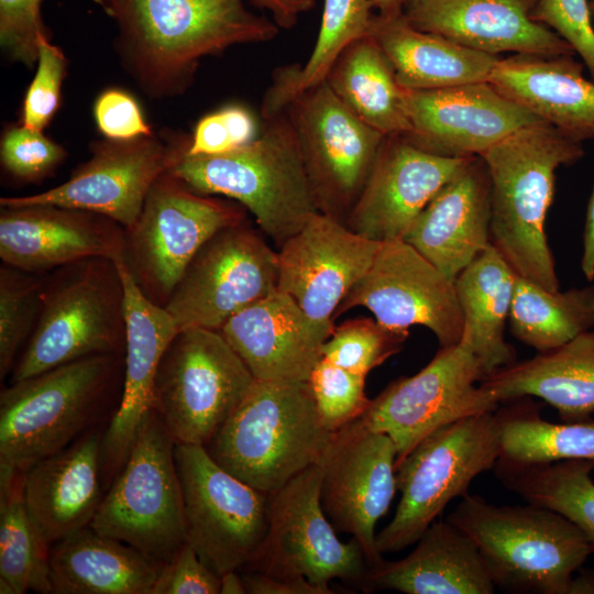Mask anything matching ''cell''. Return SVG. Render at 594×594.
<instances>
[{
    "label": "cell",
    "instance_id": "cell-1",
    "mask_svg": "<svg viewBox=\"0 0 594 594\" xmlns=\"http://www.w3.org/2000/svg\"><path fill=\"white\" fill-rule=\"evenodd\" d=\"M109 15L117 24L122 67L155 99L184 94L201 58L270 42L280 29L244 0H114Z\"/></svg>",
    "mask_w": 594,
    "mask_h": 594
},
{
    "label": "cell",
    "instance_id": "cell-2",
    "mask_svg": "<svg viewBox=\"0 0 594 594\" xmlns=\"http://www.w3.org/2000/svg\"><path fill=\"white\" fill-rule=\"evenodd\" d=\"M583 156L582 143L544 121L514 132L480 155L491 179V244L517 275L547 290L560 289L546 232L557 170Z\"/></svg>",
    "mask_w": 594,
    "mask_h": 594
},
{
    "label": "cell",
    "instance_id": "cell-3",
    "mask_svg": "<svg viewBox=\"0 0 594 594\" xmlns=\"http://www.w3.org/2000/svg\"><path fill=\"white\" fill-rule=\"evenodd\" d=\"M334 432L307 381H260L205 446L224 470L271 494L321 461Z\"/></svg>",
    "mask_w": 594,
    "mask_h": 594
},
{
    "label": "cell",
    "instance_id": "cell-4",
    "mask_svg": "<svg viewBox=\"0 0 594 594\" xmlns=\"http://www.w3.org/2000/svg\"><path fill=\"white\" fill-rule=\"evenodd\" d=\"M263 121L252 142L220 154H185L172 170L198 194L239 202L280 248L318 211L287 110Z\"/></svg>",
    "mask_w": 594,
    "mask_h": 594
},
{
    "label": "cell",
    "instance_id": "cell-5",
    "mask_svg": "<svg viewBox=\"0 0 594 594\" xmlns=\"http://www.w3.org/2000/svg\"><path fill=\"white\" fill-rule=\"evenodd\" d=\"M447 519L475 542L495 586L510 593L568 594L594 553L574 524L529 503L497 506L466 494Z\"/></svg>",
    "mask_w": 594,
    "mask_h": 594
},
{
    "label": "cell",
    "instance_id": "cell-6",
    "mask_svg": "<svg viewBox=\"0 0 594 594\" xmlns=\"http://www.w3.org/2000/svg\"><path fill=\"white\" fill-rule=\"evenodd\" d=\"M120 359L118 354L84 358L4 388L0 394V465L26 471L95 428Z\"/></svg>",
    "mask_w": 594,
    "mask_h": 594
},
{
    "label": "cell",
    "instance_id": "cell-7",
    "mask_svg": "<svg viewBox=\"0 0 594 594\" xmlns=\"http://www.w3.org/2000/svg\"><path fill=\"white\" fill-rule=\"evenodd\" d=\"M44 284L41 311L12 382L125 349L124 288L113 260L63 266Z\"/></svg>",
    "mask_w": 594,
    "mask_h": 594
},
{
    "label": "cell",
    "instance_id": "cell-8",
    "mask_svg": "<svg viewBox=\"0 0 594 594\" xmlns=\"http://www.w3.org/2000/svg\"><path fill=\"white\" fill-rule=\"evenodd\" d=\"M495 410L437 429L396 463L400 499L376 534L382 554L416 543L452 499L469 494L472 481L494 469L501 453Z\"/></svg>",
    "mask_w": 594,
    "mask_h": 594
},
{
    "label": "cell",
    "instance_id": "cell-9",
    "mask_svg": "<svg viewBox=\"0 0 594 594\" xmlns=\"http://www.w3.org/2000/svg\"><path fill=\"white\" fill-rule=\"evenodd\" d=\"M255 378L218 330H179L166 348L152 410L176 444L206 446L244 399Z\"/></svg>",
    "mask_w": 594,
    "mask_h": 594
},
{
    "label": "cell",
    "instance_id": "cell-10",
    "mask_svg": "<svg viewBox=\"0 0 594 594\" xmlns=\"http://www.w3.org/2000/svg\"><path fill=\"white\" fill-rule=\"evenodd\" d=\"M175 444L151 409L89 525L163 563L186 542Z\"/></svg>",
    "mask_w": 594,
    "mask_h": 594
},
{
    "label": "cell",
    "instance_id": "cell-11",
    "mask_svg": "<svg viewBox=\"0 0 594 594\" xmlns=\"http://www.w3.org/2000/svg\"><path fill=\"white\" fill-rule=\"evenodd\" d=\"M245 217L239 202L198 194L169 169L124 232V262L144 295L164 307L201 245Z\"/></svg>",
    "mask_w": 594,
    "mask_h": 594
},
{
    "label": "cell",
    "instance_id": "cell-12",
    "mask_svg": "<svg viewBox=\"0 0 594 594\" xmlns=\"http://www.w3.org/2000/svg\"><path fill=\"white\" fill-rule=\"evenodd\" d=\"M321 461L270 494L266 536L243 571L305 576L326 594L332 580L361 587L369 571L355 538L342 542L320 503Z\"/></svg>",
    "mask_w": 594,
    "mask_h": 594
},
{
    "label": "cell",
    "instance_id": "cell-13",
    "mask_svg": "<svg viewBox=\"0 0 594 594\" xmlns=\"http://www.w3.org/2000/svg\"><path fill=\"white\" fill-rule=\"evenodd\" d=\"M186 542L217 574L240 571L268 528L270 494L221 468L204 446L175 444Z\"/></svg>",
    "mask_w": 594,
    "mask_h": 594
},
{
    "label": "cell",
    "instance_id": "cell-14",
    "mask_svg": "<svg viewBox=\"0 0 594 594\" xmlns=\"http://www.w3.org/2000/svg\"><path fill=\"white\" fill-rule=\"evenodd\" d=\"M286 110L317 211L345 224L386 135L354 116L324 80Z\"/></svg>",
    "mask_w": 594,
    "mask_h": 594
},
{
    "label": "cell",
    "instance_id": "cell-15",
    "mask_svg": "<svg viewBox=\"0 0 594 594\" xmlns=\"http://www.w3.org/2000/svg\"><path fill=\"white\" fill-rule=\"evenodd\" d=\"M183 132H153L130 140L103 139L90 145V157L63 184L19 197H2L0 206L57 205L106 216L124 230L139 218L145 198L165 172L188 152Z\"/></svg>",
    "mask_w": 594,
    "mask_h": 594
},
{
    "label": "cell",
    "instance_id": "cell-16",
    "mask_svg": "<svg viewBox=\"0 0 594 594\" xmlns=\"http://www.w3.org/2000/svg\"><path fill=\"white\" fill-rule=\"evenodd\" d=\"M277 277V252L244 219L201 245L164 308L178 331H220L234 314L276 290Z\"/></svg>",
    "mask_w": 594,
    "mask_h": 594
},
{
    "label": "cell",
    "instance_id": "cell-17",
    "mask_svg": "<svg viewBox=\"0 0 594 594\" xmlns=\"http://www.w3.org/2000/svg\"><path fill=\"white\" fill-rule=\"evenodd\" d=\"M483 377L482 366L464 340L440 346L418 373L391 382L371 399L360 419L393 440L397 463L437 429L495 410L499 404L479 385Z\"/></svg>",
    "mask_w": 594,
    "mask_h": 594
},
{
    "label": "cell",
    "instance_id": "cell-18",
    "mask_svg": "<svg viewBox=\"0 0 594 594\" xmlns=\"http://www.w3.org/2000/svg\"><path fill=\"white\" fill-rule=\"evenodd\" d=\"M396 460L393 440L360 418L333 433L321 459L322 509L336 531L359 541L369 566L384 560L375 527L398 491Z\"/></svg>",
    "mask_w": 594,
    "mask_h": 594
},
{
    "label": "cell",
    "instance_id": "cell-19",
    "mask_svg": "<svg viewBox=\"0 0 594 594\" xmlns=\"http://www.w3.org/2000/svg\"><path fill=\"white\" fill-rule=\"evenodd\" d=\"M354 307L369 309L392 328L426 327L440 346L458 344L463 336L454 282L403 239L381 243L369 271L339 305L334 318Z\"/></svg>",
    "mask_w": 594,
    "mask_h": 594
},
{
    "label": "cell",
    "instance_id": "cell-20",
    "mask_svg": "<svg viewBox=\"0 0 594 594\" xmlns=\"http://www.w3.org/2000/svg\"><path fill=\"white\" fill-rule=\"evenodd\" d=\"M410 131L417 148L441 157L480 156L514 132L542 121L490 81L430 90H406Z\"/></svg>",
    "mask_w": 594,
    "mask_h": 594
},
{
    "label": "cell",
    "instance_id": "cell-21",
    "mask_svg": "<svg viewBox=\"0 0 594 594\" xmlns=\"http://www.w3.org/2000/svg\"><path fill=\"white\" fill-rule=\"evenodd\" d=\"M380 245L317 212L278 248L277 289L331 336L336 310L369 271Z\"/></svg>",
    "mask_w": 594,
    "mask_h": 594
},
{
    "label": "cell",
    "instance_id": "cell-22",
    "mask_svg": "<svg viewBox=\"0 0 594 594\" xmlns=\"http://www.w3.org/2000/svg\"><path fill=\"white\" fill-rule=\"evenodd\" d=\"M124 228L87 210L57 205L4 206L0 211V257L41 274L84 260L124 258Z\"/></svg>",
    "mask_w": 594,
    "mask_h": 594
},
{
    "label": "cell",
    "instance_id": "cell-23",
    "mask_svg": "<svg viewBox=\"0 0 594 594\" xmlns=\"http://www.w3.org/2000/svg\"><path fill=\"white\" fill-rule=\"evenodd\" d=\"M470 158L432 155L403 135L386 136L345 226L380 243L404 239L424 208Z\"/></svg>",
    "mask_w": 594,
    "mask_h": 594
},
{
    "label": "cell",
    "instance_id": "cell-24",
    "mask_svg": "<svg viewBox=\"0 0 594 594\" xmlns=\"http://www.w3.org/2000/svg\"><path fill=\"white\" fill-rule=\"evenodd\" d=\"M124 288L125 367L117 411L103 432V485L124 465L139 430L152 409V391L161 359L178 329L168 311L141 290L124 258L114 261Z\"/></svg>",
    "mask_w": 594,
    "mask_h": 594
},
{
    "label": "cell",
    "instance_id": "cell-25",
    "mask_svg": "<svg viewBox=\"0 0 594 594\" xmlns=\"http://www.w3.org/2000/svg\"><path fill=\"white\" fill-rule=\"evenodd\" d=\"M538 0H408L403 15L417 30L488 55H576L548 26L532 20Z\"/></svg>",
    "mask_w": 594,
    "mask_h": 594
},
{
    "label": "cell",
    "instance_id": "cell-26",
    "mask_svg": "<svg viewBox=\"0 0 594 594\" xmlns=\"http://www.w3.org/2000/svg\"><path fill=\"white\" fill-rule=\"evenodd\" d=\"M220 332L260 381H308L330 337L279 289L234 314Z\"/></svg>",
    "mask_w": 594,
    "mask_h": 594
},
{
    "label": "cell",
    "instance_id": "cell-27",
    "mask_svg": "<svg viewBox=\"0 0 594 594\" xmlns=\"http://www.w3.org/2000/svg\"><path fill=\"white\" fill-rule=\"evenodd\" d=\"M491 179L480 156L436 194L403 240L450 280L491 245Z\"/></svg>",
    "mask_w": 594,
    "mask_h": 594
},
{
    "label": "cell",
    "instance_id": "cell-28",
    "mask_svg": "<svg viewBox=\"0 0 594 594\" xmlns=\"http://www.w3.org/2000/svg\"><path fill=\"white\" fill-rule=\"evenodd\" d=\"M92 428L25 471L24 497L42 539L55 542L90 525L103 497L101 447Z\"/></svg>",
    "mask_w": 594,
    "mask_h": 594
},
{
    "label": "cell",
    "instance_id": "cell-29",
    "mask_svg": "<svg viewBox=\"0 0 594 594\" xmlns=\"http://www.w3.org/2000/svg\"><path fill=\"white\" fill-rule=\"evenodd\" d=\"M575 55L501 57L488 81L572 140L594 139V82Z\"/></svg>",
    "mask_w": 594,
    "mask_h": 594
},
{
    "label": "cell",
    "instance_id": "cell-30",
    "mask_svg": "<svg viewBox=\"0 0 594 594\" xmlns=\"http://www.w3.org/2000/svg\"><path fill=\"white\" fill-rule=\"evenodd\" d=\"M415 549L397 561L370 566L360 587L365 593L493 594L495 584L475 542L449 521H433Z\"/></svg>",
    "mask_w": 594,
    "mask_h": 594
},
{
    "label": "cell",
    "instance_id": "cell-31",
    "mask_svg": "<svg viewBox=\"0 0 594 594\" xmlns=\"http://www.w3.org/2000/svg\"><path fill=\"white\" fill-rule=\"evenodd\" d=\"M480 387L497 404L537 397L564 422L592 419L594 413V329L565 344L538 352L485 375Z\"/></svg>",
    "mask_w": 594,
    "mask_h": 594
},
{
    "label": "cell",
    "instance_id": "cell-32",
    "mask_svg": "<svg viewBox=\"0 0 594 594\" xmlns=\"http://www.w3.org/2000/svg\"><path fill=\"white\" fill-rule=\"evenodd\" d=\"M164 563L87 526L50 547L54 594H152Z\"/></svg>",
    "mask_w": 594,
    "mask_h": 594
},
{
    "label": "cell",
    "instance_id": "cell-33",
    "mask_svg": "<svg viewBox=\"0 0 594 594\" xmlns=\"http://www.w3.org/2000/svg\"><path fill=\"white\" fill-rule=\"evenodd\" d=\"M406 90H430L488 81L501 56L460 45L411 26L402 14L374 15L370 33Z\"/></svg>",
    "mask_w": 594,
    "mask_h": 594
},
{
    "label": "cell",
    "instance_id": "cell-34",
    "mask_svg": "<svg viewBox=\"0 0 594 594\" xmlns=\"http://www.w3.org/2000/svg\"><path fill=\"white\" fill-rule=\"evenodd\" d=\"M517 274L491 244L454 279L463 317V336L484 376L517 361L505 340Z\"/></svg>",
    "mask_w": 594,
    "mask_h": 594
},
{
    "label": "cell",
    "instance_id": "cell-35",
    "mask_svg": "<svg viewBox=\"0 0 594 594\" xmlns=\"http://www.w3.org/2000/svg\"><path fill=\"white\" fill-rule=\"evenodd\" d=\"M324 81L354 116L382 134L405 135L410 131L406 89L370 34L343 50Z\"/></svg>",
    "mask_w": 594,
    "mask_h": 594
},
{
    "label": "cell",
    "instance_id": "cell-36",
    "mask_svg": "<svg viewBox=\"0 0 594 594\" xmlns=\"http://www.w3.org/2000/svg\"><path fill=\"white\" fill-rule=\"evenodd\" d=\"M495 410L499 429L498 461L514 464L564 460L594 461V420L551 422L532 397L501 403Z\"/></svg>",
    "mask_w": 594,
    "mask_h": 594
},
{
    "label": "cell",
    "instance_id": "cell-37",
    "mask_svg": "<svg viewBox=\"0 0 594 594\" xmlns=\"http://www.w3.org/2000/svg\"><path fill=\"white\" fill-rule=\"evenodd\" d=\"M373 10L372 0H324L319 33L309 58L304 66L276 69L263 98V120L282 112L297 96L322 82L343 50L369 35L375 15Z\"/></svg>",
    "mask_w": 594,
    "mask_h": 594
},
{
    "label": "cell",
    "instance_id": "cell-38",
    "mask_svg": "<svg viewBox=\"0 0 594 594\" xmlns=\"http://www.w3.org/2000/svg\"><path fill=\"white\" fill-rule=\"evenodd\" d=\"M25 471L0 465V593H52L50 546L25 504Z\"/></svg>",
    "mask_w": 594,
    "mask_h": 594
},
{
    "label": "cell",
    "instance_id": "cell-39",
    "mask_svg": "<svg viewBox=\"0 0 594 594\" xmlns=\"http://www.w3.org/2000/svg\"><path fill=\"white\" fill-rule=\"evenodd\" d=\"M508 321L512 334L537 352L559 348L594 329V284L551 292L517 275Z\"/></svg>",
    "mask_w": 594,
    "mask_h": 594
},
{
    "label": "cell",
    "instance_id": "cell-40",
    "mask_svg": "<svg viewBox=\"0 0 594 594\" xmlns=\"http://www.w3.org/2000/svg\"><path fill=\"white\" fill-rule=\"evenodd\" d=\"M493 470L502 484L525 502L574 524L594 549V461L514 464L497 460Z\"/></svg>",
    "mask_w": 594,
    "mask_h": 594
},
{
    "label": "cell",
    "instance_id": "cell-41",
    "mask_svg": "<svg viewBox=\"0 0 594 594\" xmlns=\"http://www.w3.org/2000/svg\"><path fill=\"white\" fill-rule=\"evenodd\" d=\"M408 329L392 328L372 318H355L334 327L322 345V358L366 376L402 351Z\"/></svg>",
    "mask_w": 594,
    "mask_h": 594
},
{
    "label": "cell",
    "instance_id": "cell-42",
    "mask_svg": "<svg viewBox=\"0 0 594 594\" xmlns=\"http://www.w3.org/2000/svg\"><path fill=\"white\" fill-rule=\"evenodd\" d=\"M36 275L9 265L0 268L1 378L10 371L22 342L37 321L44 283Z\"/></svg>",
    "mask_w": 594,
    "mask_h": 594
},
{
    "label": "cell",
    "instance_id": "cell-43",
    "mask_svg": "<svg viewBox=\"0 0 594 594\" xmlns=\"http://www.w3.org/2000/svg\"><path fill=\"white\" fill-rule=\"evenodd\" d=\"M366 376L350 372L321 358L308 384L323 426L337 432L361 418L371 399L365 394Z\"/></svg>",
    "mask_w": 594,
    "mask_h": 594
},
{
    "label": "cell",
    "instance_id": "cell-44",
    "mask_svg": "<svg viewBox=\"0 0 594 594\" xmlns=\"http://www.w3.org/2000/svg\"><path fill=\"white\" fill-rule=\"evenodd\" d=\"M67 157L66 150L43 131L20 125L7 128L0 141L2 168L15 180L34 183L52 174Z\"/></svg>",
    "mask_w": 594,
    "mask_h": 594
},
{
    "label": "cell",
    "instance_id": "cell-45",
    "mask_svg": "<svg viewBox=\"0 0 594 594\" xmlns=\"http://www.w3.org/2000/svg\"><path fill=\"white\" fill-rule=\"evenodd\" d=\"M66 73L64 52L43 34L37 46L36 70L23 98L21 123L24 127L43 131L50 124L59 108Z\"/></svg>",
    "mask_w": 594,
    "mask_h": 594
},
{
    "label": "cell",
    "instance_id": "cell-46",
    "mask_svg": "<svg viewBox=\"0 0 594 594\" xmlns=\"http://www.w3.org/2000/svg\"><path fill=\"white\" fill-rule=\"evenodd\" d=\"M41 6L42 0H0V47L10 62L36 64L38 41L48 35Z\"/></svg>",
    "mask_w": 594,
    "mask_h": 594
},
{
    "label": "cell",
    "instance_id": "cell-47",
    "mask_svg": "<svg viewBox=\"0 0 594 594\" xmlns=\"http://www.w3.org/2000/svg\"><path fill=\"white\" fill-rule=\"evenodd\" d=\"M256 139V123L242 106L230 105L197 122L187 155H213L243 146Z\"/></svg>",
    "mask_w": 594,
    "mask_h": 594
},
{
    "label": "cell",
    "instance_id": "cell-48",
    "mask_svg": "<svg viewBox=\"0 0 594 594\" xmlns=\"http://www.w3.org/2000/svg\"><path fill=\"white\" fill-rule=\"evenodd\" d=\"M531 18L562 37L594 78V26L588 0H538Z\"/></svg>",
    "mask_w": 594,
    "mask_h": 594
},
{
    "label": "cell",
    "instance_id": "cell-49",
    "mask_svg": "<svg viewBox=\"0 0 594 594\" xmlns=\"http://www.w3.org/2000/svg\"><path fill=\"white\" fill-rule=\"evenodd\" d=\"M94 119L99 132L111 140H130L152 134L138 100L121 88H108L96 98Z\"/></svg>",
    "mask_w": 594,
    "mask_h": 594
},
{
    "label": "cell",
    "instance_id": "cell-50",
    "mask_svg": "<svg viewBox=\"0 0 594 594\" xmlns=\"http://www.w3.org/2000/svg\"><path fill=\"white\" fill-rule=\"evenodd\" d=\"M221 578L205 564L195 549L185 542L165 562L152 594H219Z\"/></svg>",
    "mask_w": 594,
    "mask_h": 594
},
{
    "label": "cell",
    "instance_id": "cell-51",
    "mask_svg": "<svg viewBox=\"0 0 594 594\" xmlns=\"http://www.w3.org/2000/svg\"><path fill=\"white\" fill-rule=\"evenodd\" d=\"M241 574L249 594H326L305 576H270L252 571Z\"/></svg>",
    "mask_w": 594,
    "mask_h": 594
},
{
    "label": "cell",
    "instance_id": "cell-52",
    "mask_svg": "<svg viewBox=\"0 0 594 594\" xmlns=\"http://www.w3.org/2000/svg\"><path fill=\"white\" fill-rule=\"evenodd\" d=\"M580 266L585 278L594 280V185L586 207Z\"/></svg>",
    "mask_w": 594,
    "mask_h": 594
},
{
    "label": "cell",
    "instance_id": "cell-53",
    "mask_svg": "<svg viewBox=\"0 0 594 594\" xmlns=\"http://www.w3.org/2000/svg\"><path fill=\"white\" fill-rule=\"evenodd\" d=\"M256 8L267 10L273 21L280 29H292L298 20V15L292 12L282 0H251Z\"/></svg>",
    "mask_w": 594,
    "mask_h": 594
},
{
    "label": "cell",
    "instance_id": "cell-54",
    "mask_svg": "<svg viewBox=\"0 0 594 594\" xmlns=\"http://www.w3.org/2000/svg\"><path fill=\"white\" fill-rule=\"evenodd\" d=\"M568 594H594V570H579L573 576Z\"/></svg>",
    "mask_w": 594,
    "mask_h": 594
},
{
    "label": "cell",
    "instance_id": "cell-55",
    "mask_svg": "<svg viewBox=\"0 0 594 594\" xmlns=\"http://www.w3.org/2000/svg\"><path fill=\"white\" fill-rule=\"evenodd\" d=\"M220 593L221 594H245L246 588L242 574L238 571H228L220 575Z\"/></svg>",
    "mask_w": 594,
    "mask_h": 594
},
{
    "label": "cell",
    "instance_id": "cell-56",
    "mask_svg": "<svg viewBox=\"0 0 594 594\" xmlns=\"http://www.w3.org/2000/svg\"><path fill=\"white\" fill-rule=\"evenodd\" d=\"M408 0H372L376 14L383 18H396L403 14Z\"/></svg>",
    "mask_w": 594,
    "mask_h": 594
},
{
    "label": "cell",
    "instance_id": "cell-57",
    "mask_svg": "<svg viewBox=\"0 0 594 594\" xmlns=\"http://www.w3.org/2000/svg\"><path fill=\"white\" fill-rule=\"evenodd\" d=\"M285 6L295 14L309 11L315 7L316 0H282Z\"/></svg>",
    "mask_w": 594,
    "mask_h": 594
},
{
    "label": "cell",
    "instance_id": "cell-58",
    "mask_svg": "<svg viewBox=\"0 0 594 594\" xmlns=\"http://www.w3.org/2000/svg\"><path fill=\"white\" fill-rule=\"evenodd\" d=\"M95 1L98 4H100L108 14H110L114 0H95Z\"/></svg>",
    "mask_w": 594,
    "mask_h": 594
},
{
    "label": "cell",
    "instance_id": "cell-59",
    "mask_svg": "<svg viewBox=\"0 0 594 594\" xmlns=\"http://www.w3.org/2000/svg\"><path fill=\"white\" fill-rule=\"evenodd\" d=\"M588 2H590L591 15L594 22V0H588Z\"/></svg>",
    "mask_w": 594,
    "mask_h": 594
}]
</instances>
